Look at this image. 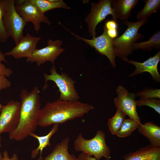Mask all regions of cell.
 <instances>
[{"label": "cell", "instance_id": "obj_1", "mask_svg": "<svg viewBox=\"0 0 160 160\" xmlns=\"http://www.w3.org/2000/svg\"><path fill=\"white\" fill-rule=\"evenodd\" d=\"M94 108L92 105L78 101H65L59 99L47 103L41 108L38 125L47 127L55 124L64 123L83 116Z\"/></svg>", "mask_w": 160, "mask_h": 160}, {"label": "cell", "instance_id": "obj_2", "mask_svg": "<svg viewBox=\"0 0 160 160\" xmlns=\"http://www.w3.org/2000/svg\"><path fill=\"white\" fill-rule=\"evenodd\" d=\"M39 92L37 87L30 92L25 89L22 90L19 122L15 130L9 134L10 140H23L36 129L41 109Z\"/></svg>", "mask_w": 160, "mask_h": 160}, {"label": "cell", "instance_id": "obj_3", "mask_svg": "<svg viewBox=\"0 0 160 160\" xmlns=\"http://www.w3.org/2000/svg\"><path fill=\"white\" fill-rule=\"evenodd\" d=\"M148 21V18H143L135 22L127 20L123 22L127 26L126 30L121 36L113 40L116 57L124 61L127 58V56L132 53L133 44L144 37L142 34L138 32L139 30Z\"/></svg>", "mask_w": 160, "mask_h": 160}, {"label": "cell", "instance_id": "obj_4", "mask_svg": "<svg viewBox=\"0 0 160 160\" xmlns=\"http://www.w3.org/2000/svg\"><path fill=\"white\" fill-rule=\"evenodd\" d=\"M74 148L76 152H82L101 160L104 157L110 160L111 152L105 141V134L103 130H98L92 138H84L81 133L77 135L74 143Z\"/></svg>", "mask_w": 160, "mask_h": 160}, {"label": "cell", "instance_id": "obj_5", "mask_svg": "<svg viewBox=\"0 0 160 160\" xmlns=\"http://www.w3.org/2000/svg\"><path fill=\"white\" fill-rule=\"evenodd\" d=\"M50 74L44 73L45 84L44 89L47 87L48 81H53L56 84L60 92L59 99L65 101H78L80 97L74 85L75 81L66 73L61 74L58 73L56 69L55 64L49 71Z\"/></svg>", "mask_w": 160, "mask_h": 160}, {"label": "cell", "instance_id": "obj_6", "mask_svg": "<svg viewBox=\"0 0 160 160\" xmlns=\"http://www.w3.org/2000/svg\"><path fill=\"white\" fill-rule=\"evenodd\" d=\"M5 9L3 22L8 37H11L15 44L23 36V31L26 23L17 12L14 0H4Z\"/></svg>", "mask_w": 160, "mask_h": 160}, {"label": "cell", "instance_id": "obj_7", "mask_svg": "<svg viewBox=\"0 0 160 160\" xmlns=\"http://www.w3.org/2000/svg\"><path fill=\"white\" fill-rule=\"evenodd\" d=\"M16 10L26 23H32L34 30L38 33L41 28V23L51 24L48 17L42 13L30 0H15Z\"/></svg>", "mask_w": 160, "mask_h": 160}, {"label": "cell", "instance_id": "obj_8", "mask_svg": "<svg viewBox=\"0 0 160 160\" xmlns=\"http://www.w3.org/2000/svg\"><path fill=\"white\" fill-rule=\"evenodd\" d=\"M109 15L112 16V19L117 21L118 19L112 8L111 0H101L92 3L91 12L85 21L88 25L89 32L92 37L96 35L97 26Z\"/></svg>", "mask_w": 160, "mask_h": 160}, {"label": "cell", "instance_id": "obj_9", "mask_svg": "<svg viewBox=\"0 0 160 160\" xmlns=\"http://www.w3.org/2000/svg\"><path fill=\"white\" fill-rule=\"evenodd\" d=\"M48 45L40 49H36L31 55L26 58V62L31 63H35L38 66L48 61L52 65L58 57L65 49L61 46L62 41L58 39L53 41L50 39L47 41Z\"/></svg>", "mask_w": 160, "mask_h": 160}, {"label": "cell", "instance_id": "obj_10", "mask_svg": "<svg viewBox=\"0 0 160 160\" xmlns=\"http://www.w3.org/2000/svg\"><path fill=\"white\" fill-rule=\"evenodd\" d=\"M117 97L114 99V103L119 110L129 118L140 122L136 108V94L129 92L123 86H118L116 89Z\"/></svg>", "mask_w": 160, "mask_h": 160}, {"label": "cell", "instance_id": "obj_11", "mask_svg": "<svg viewBox=\"0 0 160 160\" xmlns=\"http://www.w3.org/2000/svg\"><path fill=\"white\" fill-rule=\"evenodd\" d=\"M20 103L12 100L3 106L0 114V135L13 132L19 121Z\"/></svg>", "mask_w": 160, "mask_h": 160}, {"label": "cell", "instance_id": "obj_12", "mask_svg": "<svg viewBox=\"0 0 160 160\" xmlns=\"http://www.w3.org/2000/svg\"><path fill=\"white\" fill-rule=\"evenodd\" d=\"M73 36L78 39L82 40L91 47H94L99 53L105 56L109 59L111 65L113 67L116 66V63L113 40L110 38L104 31L100 35L92 37L91 39H87L79 36L69 30Z\"/></svg>", "mask_w": 160, "mask_h": 160}, {"label": "cell", "instance_id": "obj_13", "mask_svg": "<svg viewBox=\"0 0 160 160\" xmlns=\"http://www.w3.org/2000/svg\"><path fill=\"white\" fill-rule=\"evenodd\" d=\"M41 39L39 37L33 36L27 33L12 49L4 55L5 56H12L15 59L28 58L37 49V44Z\"/></svg>", "mask_w": 160, "mask_h": 160}, {"label": "cell", "instance_id": "obj_14", "mask_svg": "<svg viewBox=\"0 0 160 160\" xmlns=\"http://www.w3.org/2000/svg\"><path fill=\"white\" fill-rule=\"evenodd\" d=\"M160 61V50L153 57H149L143 63L129 60L127 58L124 60L133 65L136 68L134 72L129 75V77L148 72L150 74L154 81L157 82L160 81V75L158 69V65Z\"/></svg>", "mask_w": 160, "mask_h": 160}, {"label": "cell", "instance_id": "obj_15", "mask_svg": "<svg viewBox=\"0 0 160 160\" xmlns=\"http://www.w3.org/2000/svg\"><path fill=\"white\" fill-rule=\"evenodd\" d=\"M124 160H160V147L150 144L124 155Z\"/></svg>", "mask_w": 160, "mask_h": 160}, {"label": "cell", "instance_id": "obj_16", "mask_svg": "<svg viewBox=\"0 0 160 160\" xmlns=\"http://www.w3.org/2000/svg\"><path fill=\"white\" fill-rule=\"evenodd\" d=\"M138 0H111L112 8L118 19L126 20L131 15L132 10L138 3Z\"/></svg>", "mask_w": 160, "mask_h": 160}, {"label": "cell", "instance_id": "obj_17", "mask_svg": "<svg viewBox=\"0 0 160 160\" xmlns=\"http://www.w3.org/2000/svg\"><path fill=\"white\" fill-rule=\"evenodd\" d=\"M138 131L147 138L152 146L160 147V127L152 122L140 123Z\"/></svg>", "mask_w": 160, "mask_h": 160}, {"label": "cell", "instance_id": "obj_18", "mask_svg": "<svg viewBox=\"0 0 160 160\" xmlns=\"http://www.w3.org/2000/svg\"><path fill=\"white\" fill-rule=\"evenodd\" d=\"M70 139L67 137L57 144L52 152L43 160H78L77 157L68 152Z\"/></svg>", "mask_w": 160, "mask_h": 160}, {"label": "cell", "instance_id": "obj_19", "mask_svg": "<svg viewBox=\"0 0 160 160\" xmlns=\"http://www.w3.org/2000/svg\"><path fill=\"white\" fill-rule=\"evenodd\" d=\"M58 124H54L52 128L46 135L42 136H39L35 134L34 132L31 133L29 136L32 137L38 141L39 145L36 148L33 150L31 153V158L33 159L40 154L39 158L36 160H43V158L42 157L43 149L47 146H50V138L58 130Z\"/></svg>", "mask_w": 160, "mask_h": 160}, {"label": "cell", "instance_id": "obj_20", "mask_svg": "<svg viewBox=\"0 0 160 160\" xmlns=\"http://www.w3.org/2000/svg\"><path fill=\"white\" fill-rule=\"evenodd\" d=\"M43 13L59 8L68 9L70 7L62 0H30Z\"/></svg>", "mask_w": 160, "mask_h": 160}, {"label": "cell", "instance_id": "obj_21", "mask_svg": "<svg viewBox=\"0 0 160 160\" xmlns=\"http://www.w3.org/2000/svg\"><path fill=\"white\" fill-rule=\"evenodd\" d=\"M160 48V31L158 30L154 33L148 41L135 43L133 45L134 49H141L150 51L153 49Z\"/></svg>", "mask_w": 160, "mask_h": 160}, {"label": "cell", "instance_id": "obj_22", "mask_svg": "<svg viewBox=\"0 0 160 160\" xmlns=\"http://www.w3.org/2000/svg\"><path fill=\"white\" fill-rule=\"evenodd\" d=\"M143 1L145 5L136 16L137 20L148 18L153 13H156L160 7V0H144Z\"/></svg>", "mask_w": 160, "mask_h": 160}, {"label": "cell", "instance_id": "obj_23", "mask_svg": "<svg viewBox=\"0 0 160 160\" xmlns=\"http://www.w3.org/2000/svg\"><path fill=\"white\" fill-rule=\"evenodd\" d=\"M140 123L129 118L125 119L116 135L121 138L128 137L138 128Z\"/></svg>", "mask_w": 160, "mask_h": 160}, {"label": "cell", "instance_id": "obj_24", "mask_svg": "<svg viewBox=\"0 0 160 160\" xmlns=\"http://www.w3.org/2000/svg\"><path fill=\"white\" fill-rule=\"evenodd\" d=\"M126 116L122 111L117 109L114 115L108 119V125L112 134L116 135L125 119Z\"/></svg>", "mask_w": 160, "mask_h": 160}, {"label": "cell", "instance_id": "obj_25", "mask_svg": "<svg viewBox=\"0 0 160 160\" xmlns=\"http://www.w3.org/2000/svg\"><path fill=\"white\" fill-rule=\"evenodd\" d=\"M136 105L139 107L144 105L150 107L160 114V100L159 99H140L136 101Z\"/></svg>", "mask_w": 160, "mask_h": 160}, {"label": "cell", "instance_id": "obj_26", "mask_svg": "<svg viewBox=\"0 0 160 160\" xmlns=\"http://www.w3.org/2000/svg\"><path fill=\"white\" fill-rule=\"evenodd\" d=\"M136 95L139 97L140 99L151 98H160L159 89H147L138 92Z\"/></svg>", "mask_w": 160, "mask_h": 160}, {"label": "cell", "instance_id": "obj_27", "mask_svg": "<svg viewBox=\"0 0 160 160\" xmlns=\"http://www.w3.org/2000/svg\"><path fill=\"white\" fill-rule=\"evenodd\" d=\"M5 9L4 0H0V42L4 43L9 39L4 25L3 16Z\"/></svg>", "mask_w": 160, "mask_h": 160}, {"label": "cell", "instance_id": "obj_28", "mask_svg": "<svg viewBox=\"0 0 160 160\" xmlns=\"http://www.w3.org/2000/svg\"><path fill=\"white\" fill-rule=\"evenodd\" d=\"M11 85V82L6 77L0 76V90L9 88Z\"/></svg>", "mask_w": 160, "mask_h": 160}, {"label": "cell", "instance_id": "obj_29", "mask_svg": "<svg viewBox=\"0 0 160 160\" xmlns=\"http://www.w3.org/2000/svg\"><path fill=\"white\" fill-rule=\"evenodd\" d=\"M13 73L12 70L5 67L4 64L0 62V76L9 77Z\"/></svg>", "mask_w": 160, "mask_h": 160}, {"label": "cell", "instance_id": "obj_30", "mask_svg": "<svg viewBox=\"0 0 160 160\" xmlns=\"http://www.w3.org/2000/svg\"><path fill=\"white\" fill-rule=\"evenodd\" d=\"M118 25L116 21L113 19L106 21L103 27L104 29L106 30L118 29Z\"/></svg>", "mask_w": 160, "mask_h": 160}, {"label": "cell", "instance_id": "obj_31", "mask_svg": "<svg viewBox=\"0 0 160 160\" xmlns=\"http://www.w3.org/2000/svg\"><path fill=\"white\" fill-rule=\"evenodd\" d=\"M107 36L112 39L113 40L117 37L118 36V29L106 30L104 29Z\"/></svg>", "mask_w": 160, "mask_h": 160}, {"label": "cell", "instance_id": "obj_32", "mask_svg": "<svg viewBox=\"0 0 160 160\" xmlns=\"http://www.w3.org/2000/svg\"><path fill=\"white\" fill-rule=\"evenodd\" d=\"M1 160H19L17 154L14 153L11 157L10 158L8 153L7 151H4L3 154V158Z\"/></svg>", "mask_w": 160, "mask_h": 160}, {"label": "cell", "instance_id": "obj_33", "mask_svg": "<svg viewBox=\"0 0 160 160\" xmlns=\"http://www.w3.org/2000/svg\"><path fill=\"white\" fill-rule=\"evenodd\" d=\"M78 160H96L94 157L81 152L77 157Z\"/></svg>", "mask_w": 160, "mask_h": 160}, {"label": "cell", "instance_id": "obj_34", "mask_svg": "<svg viewBox=\"0 0 160 160\" xmlns=\"http://www.w3.org/2000/svg\"><path fill=\"white\" fill-rule=\"evenodd\" d=\"M0 62H7V60H6L5 58V56L4 54L1 50L0 49Z\"/></svg>", "mask_w": 160, "mask_h": 160}, {"label": "cell", "instance_id": "obj_35", "mask_svg": "<svg viewBox=\"0 0 160 160\" xmlns=\"http://www.w3.org/2000/svg\"><path fill=\"white\" fill-rule=\"evenodd\" d=\"M2 138L0 135V148L2 147Z\"/></svg>", "mask_w": 160, "mask_h": 160}, {"label": "cell", "instance_id": "obj_36", "mask_svg": "<svg viewBox=\"0 0 160 160\" xmlns=\"http://www.w3.org/2000/svg\"><path fill=\"white\" fill-rule=\"evenodd\" d=\"M3 106L0 103V114L1 113L2 109V108L3 107Z\"/></svg>", "mask_w": 160, "mask_h": 160}, {"label": "cell", "instance_id": "obj_37", "mask_svg": "<svg viewBox=\"0 0 160 160\" xmlns=\"http://www.w3.org/2000/svg\"><path fill=\"white\" fill-rule=\"evenodd\" d=\"M3 158V155L0 152V160H1Z\"/></svg>", "mask_w": 160, "mask_h": 160}]
</instances>
